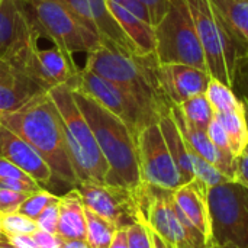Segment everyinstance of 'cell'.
Masks as SVG:
<instances>
[{
	"instance_id": "e0dca14e",
	"label": "cell",
	"mask_w": 248,
	"mask_h": 248,
	"mask_svg": "<svg viewBox=\"0 0 248 248\" xmlns=\"http://www.w3.org/2000/svg\"><path fill=\"white\" fill-rule=\"evenodd\" d=\"M0 157L9 160L41 186L49 185L52 171L39 153L23 138L0 124Z\"/></svg>"
},
{
	"instance_id": "ab89813d",
	"label": "cell",
	"mask_w": 248,
	"mask_h": 248,
	"mask_svg": "<svg viewBox=\"0 0 248 248\" xmlns=\"http://www.w3.org/2000/svg\"><path fill=\"white\" fill-rule=\"evenodd\" d=\"M240 185L246 186L248 189V145L241 153V155L237 158V171H235V180Z\"/></svg>"
},
{
	"instance_id": "7dc6e473",
	"label": "cell",
	"mask_w": 248,
	"mask_h": 248,
	"mask_svg": "<svg viewBox=\"0 0 248 248\" xmlns=\"http://www.w3.org/2000/svg\"><path fill=\"white\" fill-rule=\"evenodd\" d=\"M214 248H238L234 244H224V246H214Z\"/></svg>"
},
{
	"instance_id": "83f0119b",
	"label": "cell",
	"mask_w": 248,
	"mask_h": 248,
	"mask_svg": "<svg viewBox=\"0 0 248 248\" xmlns=\"http://www.w3.org/2000/svg\"><path fill=\"white\" fill-rule=\"evenodd\" d=\"M179 108H180L182 113L185 115V118L187 119V122H190L193 126H196L198 129H202V131L208 129V126L215 115L205 93L185 100L183 103L179 105Z\"/></svg>"
},
{
	"instance_id": "60d3db41",
	"label": "cell",
	"mask_w": 248,
	"mask_h": 248,
	"mask_svg": "<svg viewBox=\"0 0 248 248\" xmlns=\"http://www.w3.org/2000/svg\"><path fill=\"white\" fill-rule=\"evenodd\" d=\"M9 240V243L13 246V248H38L32 234H20V235H10L6 237Z\"/></svg>"
},
{
	"instance_id": "ffe728a7",
	"label": "cell",
	"mask_w": 248,
	"mask_h": 248,
	"mask_svg": "<svg viewBox=\"0 0 248 248\" xmlns=\"http://www.w3.org/2000/svg\"><path fill=\"white\" fill-rule=\"evenodd\" d=\"M46 93L9 62L0 60V116L23 108L35 96Z\"/></svg>"
},
{
	"instance_id": "8992f818",
	"label": "cell",
	"mask_w": 248,
	"mask_h": 248,
	"mask_svg": "<svg viewBox=\"0 0 248 248\" xmlns=\"http://www.w3.org/2000/svg\"><path fill=\"white\" fill-rule=\"evenodd\" d=\"M33 29L70 57L87 54L102 42L61 0H22Z\"/></svg>"
},
{
	"instance_id": "44dd1931",
	"label": "cell",
	"mask_w": 248,
	"mask_h": 248,
	"mask_svg": "<svg viewBox=\"0 0 248 248\" xmlns=\"http://www.w3.org/2000/svg\"><path fill=\"white\" fill-rule=\"evenodd\" d=\"M110 15L122 28L125 35L134 44L140 55L153 54L155 51V31L151 23H147L137 15L131 13L125 7L116 4L112 0H106Z\"/></svg>"
},
{
	"instance_id": "d6a6232c",
	"label": "cell",
	"mask_w": 248,
	"mask_h": 248,
	"mask_svg": "<svg viewBox=\"0 0 248 248\" xmlns=\"http://www.w3.org/2000/svg\"><path fill=\"white\" fill-rule=\"evenodd\" d=\"M231 89L240 99L248 102V54L241 57L234 67Z\"/></svg>"
},
{
	"instance_id": "8fae6325",
	"label": "cell",
	"mask_w": 248,
	"mask_h": 248,
	"mask_svg": "<svg viewBox=\"0 0 248 248\" xmlns=\"http://www.w3.org/2000/svg\"><path fill=\"white\" fill-rule=\"evenodd\" d=\"M135 145L142 183L166 190H176L182 186L179 170L158 124L141 129L135 137Z\"/></svg>"
},
{
	"instance_id": "74e56055",
	"label": "cell",
	"mask_w": 248,
	"mask_h": 248,
	"mask_svg": "<svg viewBox=\"0 0 248 248\" xmlns=\"http://www.w3.org/2000/svg\"><path fill=\"white\" fill-rule=\"evenodd\" d=\"M4 179H17V180H33L29 177L25 171H22L19 167H16L9 160L0 157V180Z\"/></svg>"
},
{
	"instance_id": "5bb4252c",
	"label": "cell",
	"mask_w": 248,
	"mask_h": 248,
	"mask_svg": "<svg viewBox=\"0 0 248 248\" xmlns=\"http://www.w3.org/2000/svg\"><path fill=\"white\" fill-rule=\"evenodd\" d=\"M78 70L74 58L58 46L52 45L51 48H39L38 42H35L20 73L44 92H49L54 87L70 84Z\"/></svg>"
},
{
	"instance_id": "b9f144b4",
	"label": "cell",
	"mask_w": 248,
	"mask_h": 248,
	"mask_svg": "<svg viewBox=\"0 0 248 248\" xmlns=\"http://www.w3.org/2000/svg\"><path fill=\"white\" fill-rule=\"evenodd\" d=\"M109 248H129L126 228H119V230H116L115 237H113V240H112Z\"/></svg>"
},
{
	"instance_id": "7bdbcfd3",
	"label": "cell",
	"mask_w": 248,
	"mask_h": 248,
	"mask_svg": "<svg viewBox=\"0 0 248 248\" xmlns=\"http://www.w3.org/2000/svg\"><path fill=\"white\" fill-rule=\"evenodd\" d=\"M62 248H90L86 240H64Z\"/></svg>"
},
{
	"instance_id": "4316f807",
	"label": "cell",
	"mask_w": 248,
	"mask_h": 248,
	"mask_svg": "<svg viewBox=\"0 0 248 248\" xmlns=\"http://www.w3.org/2000/svg\"><path fill=\"white\" fill-rule=\"evenodd\" d=\"M205 96L215 113L244 109L243 100L234 93V90L230 86L221 83L219 80L211 78V81L206 87Z\"/></svg>"
},
{
	"instance_id": "d4e9b609",
	"label": "cell",
	"mask_w": 248,
	"mask_h": 248,
	"mask_svg": "<svg viewBox=\"0 0 248 248\" xmlns=\"http://www.w3.org/2000/svg\"><path fill=\"white\" fill-rule=\"evenodd\" d=\"M222 19L248 42V0H209Z\"/></svg>"
},
{
	"instance_id": "7a4b0ae2",
	"label": "cell",
	"mask_w": 248,
	"mask_h": 248,
	"mask_svg": "<svg viewBox=\"0 0 248 248\" xmlns=\"http://www.w3.org/2000/svg\"><path fill=\"white\" fill-rule=\"evenodd\" d=\"M158 65L155 52L147 55L125 54L105 44L87 52L84 64L86 68L131 93L147 109L161 118L170 113L173 105L160 86Z\"/></svg>"
},
{
	"instance_id": "30bf717a",
	"label": "cell",
	"mask_w": 248,
	"mask_h": 248,
	"mask_svg": "<svg viewBox=\"0 0 248 248\" xmlns=\"http://www.w3.org/2000/svg\"><path fill=\"white\" fill-rule=\"evenodd\" d=\"M214 246L248 248V189L227 182L208 189Z\"/></svg>"
},
{
	"instance_id": "4fadbf2b",
	"label": "cell",
	"mask_w": 248,
	"mask_h": 248,
	"mask_svg": "<svg viewBox=\"0 0 248 248\" xmlns=\"http://www.w3.org/2000/svg\"><path fill=\"white\" fill-rule=\"evenodd\" d=\"M39 38L22 0H6L0 6V60L20 73L31 48Z\"/></svg>"
},
{
	"instance_id": "9c48e42d",
	"label": "cell",
	"mask_w": 248,
	"mask_h": 248,
	"mask_svg": "<svg viewBox=\"0 0 248 248\" xmlns=\"http://www.w3.org/2000/svg\"><path fill=\"white\" fill-rule=\"evenodd\" d=\"M68 86L73 90L89 96L102 108L125 122L134 138L141 129L151 124H158L160 121L158 115L147 109L131 93L86 67L78 70Z\"/></svg>"
},
{
	"instance_id": "e575fe53",
	"label": "cell",
	"mask_w": 248,
	"mask_h": 248,
	"mask_svg": "<svg viewBox=\"0 0 248 248\" xmlns=\"http://www.w3.org/2000/svg\"><path fill=\"white\" fill-rule=\"evenodd\" d=\"M58 215H60V199L57 202H52L51 205H48L35 219L38 230L51 232V234H57V228H58Z\"/></svg>"
},
{
	"instance_id": "d590c367",
	"label": "cell",
	"mask_w": 248,
	"mask_h": 248,
	"mask_svg": "<svg viewBox=\"0 0 248 248\" xmlns=\"http://www.w3.org/2000/svg\"><path fill=\"white\" fill-rule=\"evenodd\" d=\"M32 238L38 248H62L64 240L58 234H51L42 230H36L32 234Z\"/></svg>"
},
{
	"instance_id": "ee69618b",
	"label": "cell",
	"mask_w": 248,
	"mask_h": 248,
	"mask_svg": "<svg viewBox=\"0 0 248 248\" xmlns=\"http://www.w3.org/2000/svg\"><path fill=\"white\" fill-rule=\"evenodd\" d=\"M151 241H153V248H173L170 244H167L158 234H155L154 231H151Z\"/></svg>"
},
{
	"instance_id": "484cf974",
	"label": "cell",
	"mask_w": 248,
	"mask_h": 248,
	"mask_svg": "<svg viewBox=\"0 0 248 248\" xmlns=\"http://www.w3.org/2000/svg\"><path fill=\"white\" fill-rule=\"evenodd\" d=\"M84 212H86V243L89 244V247L109 248L118 228L87 208H84Z\"/></svg>"
},
{
	"instance_id": "cb8c5ba5",
	"label": "cell",
	"mask_w": 248,
	"mask_h": 248,
	"mask_svg": "<svg viewBox=\"0 0 248 248\" xmlns=\"http://www.w3.org/2000/svg\"><path fill=\"white\" fill-rule=\"evenodd\" d=\"M215 118L219 121L222 128L225 129L227 137L231 144V150L234 155L238 158L248 145V128L244 109L215 113Z\"/></svg>"
},
{
	"instance_id": "9a60e30c",
	"label": "cell",
	"mask_w": 248,
	"mask_h": 248,
	"mask_svg": "<svg viewBox=\"0 0 248 248\" xmlns=\"http://www.w3.org/2000/svg\"><path fill=\"white\" fill-rule=\"evenodd\" d=\"M77 19L96 36L100 42L113 46L125 54H138L134 44L125 35L115 17L108 9L106 0H61ZM140 55V54H138Z\"/></svg>"
},
{
	"instance_id": "681fc988",
	"label": "cell",
	"mask_w": 248,
	"mask_h": 248,
	"mask_svg": "<svg viewBox=\"0 0 248 248\" xmlns=\"http://www.w3.org/2000/svg\"><path fill=\"white\" fill-rule=\"evenodd\" d=\"M212 248H214V247H212Z\"/></svg>"
},
{
	"instance_id": "f6af8a7d",
	"label": "cell",
	"mask_w": 248,
	"mask_h": 248,
	"mask_svg": "<svg viewBox=\"0 0 248 248\" xmlns=\"http://www.w3.org/2000/svg\"><path fill=\"white\" fill-rule=\"evenodd\" d=\"M0 248H13V246L9 243V240L6 238V235H3L0 238Z\"/></svg>"
},
{
	"instance_id": "836d02e7",
	"label": "cell",
	"mask_w": 248,
	"mask_h": 248,
	"mask_svg": "<svg viewBox=\"0 0 248 248\" xmlns=\"http://www.w3.org/2000/svg\"><path fill=\"white\" fill-rule=\"evenodd\" d=\"M29 195L15 192V190L0 185V215L17 212L20 205L25 202V199Z\"/></svg>"
},
{
	"instance_id": "277c9868",
	"label": "cell",
	"mask_w": 248,
	"mask_h": 248,
	"mask_svg": "<svg viewBox=\"0 0 248 248\" xmlns=\"http://www.w3.org/2000/svg\"><path fill=\"white\" fill-rule=\"evenodd\" d=\"M186 1L205 54L208 73L231 87L234 67L248 54V42L222 19L209 0Z\"/></svg>"
},
{
	"instance_id": "4dcf8cb0",
	"label": "cell",
	"mask_w": 248,
	"mask_h": 248,
	"mask_svg": "<svg viewBox=\"0 0 248 248\" xmlns=\"http://www.w3.org/2000/svg\"><path fill=\"white\" fill-rule=\"evenodd\" d=\"M206 134H208L209 140L212 141V144H214L224 155H227L228 158L237 160V157L234 155V153H232V150H231V144H230V140H228V137H227V132H225V129L222 128V125L219 124V121L215 118V115H214V119L211 121V124H209V126H208V129H206Z\"/></svg>"
},
{
	"instance_id": "ba28073f",
	"label": "cell",
	"mask_w": 248,
	"mask_h": 248,
	"mask_svg": "<svg viewBox=\"0 0 248 248\" xmlns=\"http://www.w3.org/2000/svg\"><path fill=\"white\" fill-rule=\"evenodd\" d=\"M154 31V52L160 64H187L208 70L186 0H169L167 12Z\"/></svg>"
},
{
	"instance_id": "7402d4cb",
	"label": "cell",
	"mask_w": 248,
	"mask_h": 248,
	"mask_svg": "<svg viewBox=\"0 0 248 248\" xmlns=\"http://www.w3.org/2000/svg\"><path fill=\"white\" fill-rule=\"evenodd\" d=\"M57 234L62 240H86V212L76 187L60 196Z\"/></svg>"
},
{
	"instance_id": "8d00e7d4",
	"label": "cell",
	"mask_w": 248,
	"mask_h": 248,
	"mask_svg": "<svg viewBox=\"0 0 248 248\" xmlns=\"http://www.w3.org/2000/svg\"><path fill=\"white\" fill-rule=\"evenodd\" d=\"M138 1L148 9L153 26H155L163 19L169 7V0H138Z\"/></svg>"
},
{
	"instance_id": "f546056e",
	"label": "cell",
	"mask_w": 248,
	"mask_h": 248,
	"mask_svg": "<svg viewBox=\"0 0 248 248\" xmlns=\"http://www.w3.org/2000/svg\"><path fill=\"white\" fill-rule=\"evenodd\" d=\"M58 199H60V196L51 193V192L46 190V189H41V190H38V192L29 195V196L25 199V202L20 205V208H19L17 212H20L22 215H25V217H28V218H31V219L35 221V219L38 218V215H39L48 205H51L52 202H57Z\"/></svg>"
},
{
	"instance_id": "c3c4849f",
	"label": "cell",
	"mask_w": 248,
	"mask_h": 248,
	"mask_svg": "<svg viewBox=\"0 0 248 248\" xmlns=\"http://www.w3.org/2000/svg\"><path fill=\"white\" fill-rule=\"evenodd\" d=\"M3 237V231H1V225H0V238Z\"/></svg>"
},
{
	"instance_id": "2e32d148",
	"label": "cell",
	"mask_w": 248,
	"mask_h": 248,
	"mask_svg": "<svg viewBox=\"0 0 248 248\" xmlns=\"http://www.w3.org/2000/svg\"><path fill=\"white\" fill-rule=\"evenodd\" d=\"M208 70L187 64H160L158 81L171 105H180L185 100L202 94L211 81Z\"/></svg>"
},
{
	"instance_id": "f1b7e54d",
	"label": "cell",
	"mask_w": 248,
	"mask_h": 248,
	"mask_svg": "<svg viewBox=\"0 0 248 248\" xmlns=\"http://www.w3.org/2000/svg\"><path fill=\"white\" fill-rule=\"evenodd\" d=\"M0 225H1L3 235L6 237L20 235V234H33L38 230L36 222L22 215L20 212L0 215Z\"/></svg>"
},
{
	"instance_id": "6da1fadb",
	"label": "cell",
	"mask_w": 248,
	"mask_h": 248,
	"mask_svg": "<svg viewBox=\"0 0 248 248\" xmlns=\"http://www.w3.org/2000/svg\"><path fill=\"white\" fill-rule=\"evenodd\" d=\"M0 124L29 142L46 161L57 179L73 187L77 186L60 112L49 93H41L16 112L0 116Z\"/></svg>"
},
{
	"instance_id": "f35d334b",
	"label": "cell",
	"mask_w": 248,
	"mask_h": 248,
	"mask_svg": "<svg viewBox=\"0 0 248 248\" xmlns=\"http://www.w3.org/2000/svg\"><path fill=\"white\" fill-rule=\"evenodd\" d=\"M112 1H115L116 4L125 7L126 10H129L131 13L137 15L138 17H141L147 23H151V17H150L148 9L142 3H140L138 0H112Z\"/></svg>"
},
{
	"instance_id": "3957f363",
	"label": "cell",
	"mask_w": 248,
	"mask_h": 248,
	"mask_svg": "<svg viewBox=\"0 0 248 248\" xmlns=\"http://www.w3.org/2000/svg\"><path fill=\"white\" fill-rule=\"evenodd\" d=\"M73 94L78 109L89 122L108 164L105 185L138 192L142 187V180L137 145L126 124L81 92L73 90Z\"/></svg>"
},
{
	"instance_id": "5b68a950",
	"label": "cell",
	"mask_w": 248,
	"mask_h": 248,
	"mask_svg": "<svg viewBox=\"0 0 248 248\" xmlns=\"http://www.w3.org/2000/svg\"><path fill=\"white\" fill-rule=\"evenodd\" d=\"M54 100L62 122L68 157L78 183H105L108 164L100 153L94 134L78 109L73 90L68 84L51 89Z\"/></svg>"
},
{
	"instance_id": "1f68e13d",
	"label": "cell",
	"mask_w": 248,
	"mask_h": 248,
	"mask_svg": "<svg viewBox=\"0 0 248 248\" xmlns=\"http://www.w3.org/2000/svg\"><path fill=\"white\" fill-rule=\"evenodd\" d=\"M129 248H153L151 231L144 219L129 225L126 228Z\"/></svg>"
},
{
	"instance_id": "7c38bea8",
	"label": "cell",
	"mask_w": 248,
	"mask_h": 248,
	"mask_svg": "<svg viewBox=\"0 0 248 248\" xmlns=\"http://www.w3.org/2000/svg\"><path fill=\"white\" fill-rule=\"evenodd\" d=\"M76 189L81 196L84 208L105 218L118 230L128 228L129 225L144 219L137 192L90 182L78 183Z\"/></svg>"
},
{
	"instance_id": "d6986e66",
	"label": "cell",
	"mask_w": 248,
	"mask_h": 248,
	"mask_svg": "<svg viewBox=\"0 0 248 248\" xmlns=\"http://www.w3.org/2000/svg\"><path fill=\"white\" fill-rule=\"evenodd\" d=\"M173 199L185 218L212 243V224L208 203V187L198 179L173 190Z\"/></svg>"
},
{
	"instance_id": "bcb514c9",
	"label": "cell",
	"mask_w": 248,
	"mask_h": 248,
	"mask_svg": "<svg viewBox=\"0 0 248 248\" xmlns=\"http://www.w3.org/2000/svg\"><path fill=\"white\" fill-rule=\"evenodd\" d=\"M241 100H243V99H241ZM243 103H244V115H246V121H247V128H248V102L243 100Z\"/></svg>"
},
{
	"instance_id": "603a6c76",
	"label": "cell",
	"mask_w": 248,
	"mask_h": 248,
	"mask_svg": "<svg viewBox=\"0 0 248 248\" xmlns=\"http://www.w3.org/2000/svg\"><path fill=\"white\" fill-rule=\"evenodd\" d=\"M158 125H160L161 134L164 137V141L167 144V148L171 154V158L179 170L182 185L192 182L195 179V174H193V167H192V161H190V153H189V148H187L174 119L171 118L170 113H167L160 118Z\"/></svg>"
},
{
	"instance_id": "52a82bcc",
	"label": "cell",
	"mask_w": 248,
	"mask_h": 248,
	"mask_svg": "<svg viewBox=\"0 0 248 248\" xmlns=\"http://www.w3.org/2000/svg\"><path fill=\"white\" fill-rule=\"evenodd\" d=\"M137 193L145 224L167 244L173 248L214 247L180 212L173 199V190L142 183Z\"/></svg>"
},
{
	"instance_id": "ac0fdd59",
	"label": "cell",
	"mask_w": 248,
	"mask_h": 248,
	"mask_svg": "<svg viewBox=\"0 0 248 248\" xmlns=\"http://www.w3.org/2000/svg\"><path fill=\"white\" fill-rule=\"evenodd\" d=\"M170 115L174 119L187 148L190 151H193L195 154H198L199 157H202L203 160H206L208 163H211L212 166H215L222 174H225L230 180L234 182L235 180V171H237V160L228 158L227 155H224L212 144L206 131L198 129L190 122H187V119L182 113L179 105L171 106Z\"/></svg>"
}]
</instances>
